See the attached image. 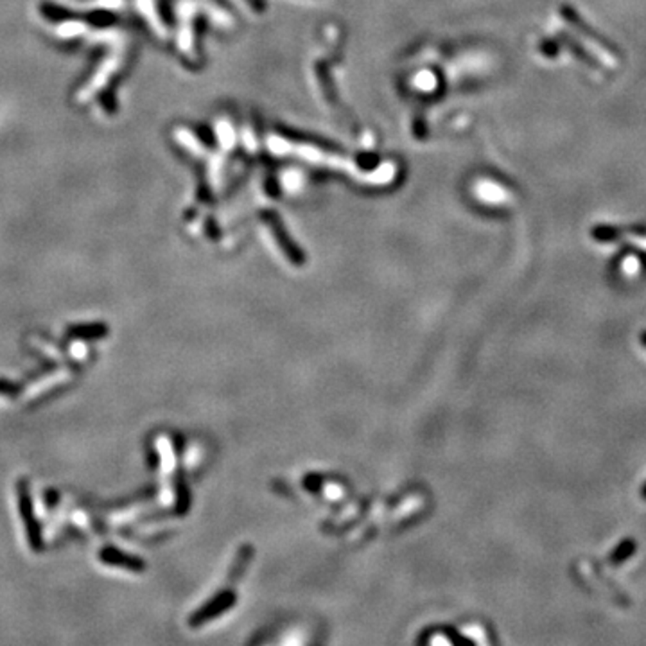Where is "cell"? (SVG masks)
Returning <instances> with one entry per match:
<instances>
[{
  "label": "cell",
  "instance_id": "10",
  "mask_svg": "<svg viewBox=\"0 0 646 646\" xmlns=\"http://www.w3.org/2000/svg\"><path fill=\"white\" fill-rule=\"evenodd\" d=\"M641 343H642V347L646 348V330L641 334Z\"/></svg>",
  "mask_w": 646,
  "mask_h": 646
},
{
  "label": "cell",
  "instance_id": "7",
  "mask_svg": "<svg viewBox=\"0 0 646 646\" xmlns=\"http://www.w3.org/2000/svg\"><path fill=\"white\" fill-rule=\"evenodd\" d=\"M86 20H89V22L96 27H104V26H110V24H113L115 16L110 15V13L96 11V13H90V15L86 16Z\"/></svg>",
  "mask_w": 646,
  "mask_h": 646
},
{
  "label": "cell",
  "instance_id": "9",
  "mask_svg": "<svg viewBox=\"0 0 646 646\" xmlns=\"http://www.w3.org/2000/svg\"><path fill=\"white\" fill-rule=\"evenodd\" d=\"M44 501H45V506H47V508H54V506L59 503V494L56 490H47L44 494Z\"/></svg>",
  "mask_w": 646,
  "mask_h": 646
},
{
  "label": "cell",
  "instance_id": "2",
  "mask_svg": "<svg viewBox=\"0 0 646 646\" xmlns=\"http://www.w3.org/2000/svg\"><path fill=\"white\" fill-rule=\"evenodd\" d=\"M99 560L103 564L108 565H117V567H124L129 569V571H142L146 569L144 560H141L138 557H133V555H128L124 551L117 550V547H111L106 546L99 551Z\"/></svg>",
  "mask_w": 646,
  "mask_h": 646
},
{
  "label": "cell",
  "instance_id": "8",
  "mask_svg": "<svg viewBox=\"0 0 646 646\" xmlns=\"http://www.w3.org/2000/svg\"><path fill=\"white\" fill-rule=\"evenodd\" d=\"M22 390H24L22 384H15V383H11V380H0V393H2V395L15 397V395H19Z\"/></svg>",
  "mask_w": 646,
  "mask_h": 646
},
{
  "label": "cell",
  "instance_id": "4",
  "mask_svg": "<svg viewBox=\"0 0 646 646\" xmlns=\"http://www.w3.org/2000/svg\"><path fill=\"white\" fill-rule=\"evenodd\" d=\"M108 327L104 323H79V325H71L67 329V336L72 340L94 341L106 338Z\"/></svg>",
  "mask_w": 646,
  "mask_h": 646
},
{
  "label": "cell",
  "instance_id": "6",
  "mask_svg": "<svg viewBox=\"0 0 646 646\" xmlns=\"http://www.w3.org/2000/svg\"><path fill=\"white\" fill-rule=\"evenodd\" d=\"M635 550H637V542H635L634 539H625L623 542L617 544L616 550L612 551V555H610V558H609V564L621 565L623 562H627L628 558L635 553Z\"/></svg>",
  "mask_w": 646,
  "mask_h": 646
},
{
  "label": "cell",
  "instance_id": "1",
  "mask_svg": "<svg viewBox=\"0 0 646 646\" xmlns=\"http://www.w3.org/2000/svg\"><path fill=\"white\" fill-rule=\"evenodd\" d=\"M16 494H19V508L20 515H22L24 528H26L27 542H29L31 550L40 553V551H44V535H41L40 523L36 521V515H34L29 480H26V478L19 480V483H16Z\"/></svg>",
  "mask_w": 646,
  "mask_h": 646
},
{
  "label": "cell",
  "instance_id": "11",
  "mask_svg": "<svg viewBox=\"0 0 646 646\" xmlns=\"http://www.w3.org/2000/svg\"><path fill=\"white\" fill-rule=\"evenodd\" d=\"M641 498L646 499V483L641 487Z\"/></svg>",
  "mask_w": 646,
  "mask_h": 646
},
{
  "label": "cell",
  "instance_id": "5",
  "mask_svg": "<svg viewBox=\"0 0 646 646\" xmlns=\"http://www.w3.org/2000/svg\"><path fill=\"white\" fill-rule=\"evenodd\" d=\"M40 11L41 15L47 20H51V22H65V20L76 19V15L71 9L63 8V6L51 4V2H44V4L40 6Z\"/></svg>",
  "mask_w": 646,
  "mask_h": 646
},
{
  "label": "cell",
  "instance_id": "3",
  "mask_svg": "<svg viewBox=\"0 0 646 646\" xmlns=\"http://www.w3.org/2000/svg\"><path fill=\"white\" fill-rule=\"evenodd\" d=\"M233 602H236V596H233V592H223V595H219L218 598L212 600L207 607H203L200 612L194 614V617H192L191 623L194 625V627H196V625L207 623V621L214 620V617H218L219 614H223L225 610H228L230 607L233 605Z\"/></svg>",
  "mask_w": 646,
  "mask_h": 646
}]
</instances>
